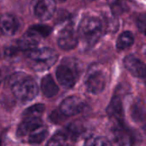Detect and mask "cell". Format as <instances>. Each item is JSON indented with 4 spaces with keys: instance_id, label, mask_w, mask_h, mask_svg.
Returning a JSON list of instances; mask_svg holds the SVG:
<instances>
[{
    "instance_id": "7",
    "label": "cell",
    "mask_w": 146,
    "mask_h": 146,
    "mask_svg": "<svg viewBox=\"0 0 146 146\" xmlns=\"http://www.w3.org/2000/svg\"><path fill=\"white\" fill-rule=\"evenodd\" d=\"M84 108V102L78 96H72L65 98L60 104L59 110L66 117L80 113Z\"/></svg>"
},
{
    "instance_id": "12",
    "label": "cell",
    "mask_w": 146,
    "mask_h": 146,
    "mask_svg": "<svg viewBox=\"0 0 146 146\" xmlns=\"http://www.w3.org/2000/svg\"><path fill=\"white\" fill-rule=\"evenodd\" d=\"M40 38V36L38 34H36L33 29H29V30H28L18 40V48L23 51L33 50L38 46Z\"/></svg>"
},
{
    "instance_id": "13",
    "label": "cell",
    "mask_w": 146,
    "mask_h": 146,
    "mask_svg": "<svg viewBox=\"0 0 146 146\" xmlns=\"http://www.w3.org/2000/svg\"><path fill=\"white\" fill-rule=\"evenodd\" d=\"M0 29L6 35H13L19 29V22L13 15L5 14L0 18Z\"/></svg>"
},
{
    "instance_id": "2",
    "label": "cell",
    "mask_w": 146,
    "mask_h": 146,
    "mask_svg": "<svg viewBox=\"0 0 146 146\" xmlns=\"http://www.w3.org/2000/svg\"><path fill=\"white\" fill-rule=\"evenodd\" d=\"M103 32L102 23L95 17H85L78 27V36L87 46H94L102 37Z\"/></svg>"
},
{
    "instance_id": "29",
    "label": "cell",
    "mask_w": 146,
    "mask_h": 146,
    "mask_svg": "<svg viewBox=\"0 0 146 146\" xmlns=\"http://www.w3.org/2000/svg\"><path fill=\"white\" fill-rule=\"evenodd\" d=\"M64 146H66V145H64Z\"/></svg>"
},
{
    "instance_id": "27",
    "label": "cell",
    "mask_w": 146,
    "mask_h": 146,
    "mask_svg": "<svg viewBox=\"0 0 146 146\" xmlns=\"http://www.w3.org/2000/svg\"><path fill=\"white\" fill-rule=\"evenodd\" d=\"M58 1H59V2H65V1H67V0H58Z\"/></svg>"
},
{
    "instance_id": "26",
    "label": "cell",
    "mask_w": 146,
    "mask_h": 146,
    "mask_svg": "<svg viewBox=\"0 0 146 146\" xmlns=\"http://www.w3.org/2000/svg\"><path fill=\"white\" fill-rule=\"evenodd\" d=\"M109 1L111 3V5H115V4H118V3L121 2L122 0H109Z\"/></svg>"
},
{
    "instance_id": "23",
    "label": "cell",
    "mask_w": 146,
    "mask_h": 146,
    "mask_svg": "<svg viewBox=\"0 0 146 146\" xmlns=\"http://www.w3.org/2000/svg\"><path fill=\"white\" fill-rule=\"evenodd\" d=\"M30 29H33L36 34H38L40 37H46L52 32V29L46 25H35Z\"/></svg>"
},
{
    "instance_id": "9",
    "label": "cell",
    "mask_w": 146,
    "mask_h": 146,
    "mask_svg": "<svg viewBox=\"0 0 146 146\" xmlns=\"http://www.w3.org/2000/svg\"><path fill=\"white\" fill-rule=\"evenodd\" d=\"M76 73L66 64H61L57 68L56 77L59 84L65 88L70 89L76 83Z\"/></svg>"
},
{
    "instance_id": "15",
    "label": "cell",
    "mask_w": 146,
    "mask_h": 146,
    "mask_svg": "<svg viewBox=\"0 0 146 146\" xmlns=\"http://www.w3.org/2000/svg\"><path fill=\"white\" fill-rule=\"evenodd\" d=\"M41 90L47 98H52L58 92V88L51 75L45 76L41 80Z\"/></svg>"
},
{
    "instance_id": "10",
    "label": "cell",
    "mask_w": 146,
    "mask_h": 146,
    "mask_svg": "<svg viewBox=\"0 0 146 146\" xmlns=\"http://www.w3.org/2000/svg\"><path fill=\"white\" fill-rule=\"evenodd\" d=\"M124 65L131 74L136 78L146 77V65L134 55H128L124 59Z\"/></svg>"
},
{
    "instance_id": "21",
    "label": "cell",
    "mask_w": 146,
    "mask_h": 146,
    "mask_svg": "<svg viewBox=\"0 0 146 146\" xmlns=\"http://www.w3.org/2000/svg\"><path fill=\"white\" fill-rule=\"evenodd\" d=\"M66 140V134L62 131H58L49 139L46 146H64Z\"/></svg>"
},
{
    "instance_id": "22",
    "label": "cell",
    "mask_w": 146,
    "mask_h": 146,
    "mask_svg": "<svg viewBox=\"0 0 146 146\" xmlns=\"http://www.w3.org/2000/svg\"><path fill=\"white\" fill-rule=\"evenodd\" d=\"M84 146H113L111 142L104 137H91L88 138Z\"/></svg>"
},
{
    "instance_id": "19",
    "label": "cell",
    "mask_w": 146,
    "mask_h": 146,
    "mask_svg": "<svg viewBox=\"0 0 146 146\" xmlns=\"http://www.w3.org/2000/svg\"><path fill=\"white\" fill-rule=\"evenodd\" d=\"M44 111H45V105L41 103H38L27 108L23 112V118H40Z\"/></svg>"
},
{
    "instance_id": "8",
    "label": "cell",
    "mask_w": 146,
    "mask_h": 146,
    "mask_svg": "<svg viewBox=\"0 0 146 146\" xmlns=\"http://www.w3.org/2000/svg\"><path fill=\"white\" fill-rule=\"evenodd\" d=\"M56 11L55 0H36L34 5L35 15L42 21L50 19Z\"/></svg>"
},
{
    "instance_id": "28",
    "label": "cell",
    "mask_w": 146,
    "mask_h": 146,
    "mask_svg": "<svg viewBox=\"0 0 146 146\" xmlns=\"http://www.w3.org/2000/svg\"><path fill=\"white\" fill-rule=\"evenodd\" d=\"M0 74H1V72H0Z\"/></svg>"
},
{
    "instance_id": "24",
    "label": "cell",
    "mask_w": 146,
    "mask_h": 146,
    "mask_svg": "<svg viewBox=\"0 0 146 146\" xmlns=\"http://www.w3.org/2000/svg\"><path fill=\"white\" fill-rule=\"evenodd\" d=\"M137 26L139 31L146 35V13L138 16L137 19Z\"/></svg>"
},
{
    "instance_id": "25",
    "label": "cell",
    "mask_w": 146,
    "mask_h": 146,
    "mask_svg": "<svg viewBox=\"0 0 146 146\" xmlns=\"http://www.w3.org/2000/svg\"><path fill=\"white\" fill-rule=\"evenodd\" d=\"M65 118H66V116L64 114H63L60 110H54L50 115V119L53 123H56V124L61 123L62 121H64L65 119Z\"/></svg>"
},
{
    "instance_id": "16",
    "label": "cell",
    "mask_w": 146,
    "mask_h": 146,
    "mask_svg": "<svg viewBox=\"0 0 146 146\" xmlns=\"http://www.w3.org/2000/svg\"><path fill=\"white\" fill-rule=\"evenodd\" d=\"M134 43V36L130 31H125L119 36L117 42H116V47L119 50H125L126 48H129L132 44Z\"/></svg>"
},
{
    "instance_id": "14",
    "label": "cell",
    "mask_w": 146,
    "mask_h": 146,
    "mask_svg": "<svg viewBox=\"0 0 146 146\" xmlns=\"http://www.w3.org/2000/svg\"><path fill=\"white\" fill-rule=\"evenodd\" d=\"M24 119L19 125L17 135L18 137H24L29 134L35 129L42 125V121L40 118H23Z\"/></svg>"
},
{
    "instance_id": "11",
    "label": "cell",
    "mask_w": 146,
    "mask_h": 146,
    "mask_svg": "<svg viewBox=\"0 0 146 146\" xmlns=\"http://www.w3.org/2000/svg\"><path fill=\"white\" fill-rule=\"evenodd\" d=\"M107 113L116 124L123 123L124 112L121 100L119 96H113L107 108Z\"/></svg>"
},
{
    "instance_id": "17",
    "label": "cell",
    "mask_w": 146,
    "mask_h": 146,
    "mask_svg": "<svg viewBox=\"0 0 146 146\" xmlns=\"http://www.w3.org/2000/svg\"><path fill=\"white\" fill-rule=\"evenodd\" d=\"M131 117L136 122H143L146 118V109L141 102H136L131 106Z\"/></svg>"
},
{
    "instance_id": "4",
    "label": "cell",
    "mask_w": 146,
    "mask_h": 146,
    "mask_svg": "<svg viewBox=\"0 0 146 146\" xmlns=\"http://www.w3.org/2000/svg\"><path fill=\"white\" fill-rule=\"evenodd\" d=\"M107 83V74L104 69L99 64L92 65L85 78V86L87 90L94 95L100 94L105 89Z\"/></svg>"
},
{
    "instance_id": "6",
    "label": "cell",
    "mask_w": 146,
    "mask_h": 146,
    "mask_svg": "<svg viewBox=\"0 0 146 146\" xmlns=\"http://www.w3.org/2000/svg\"><path fill=\"white\" fill-rule=\"evenodd\" d=\"M78 35L71 26L65 27L58 35V44L64 50H71L78 45Z\"/></svg>"
},
{
    "instance_id": "1",
    "label": "cell",
    "mask_w": 146,
    "mask_h": 146,
    "mask_svg": "<svg viewBox=\"0 0 146 146\" xmlns=\"http://www.w3.org/2000/svg\"><path fill=\"white\" fill-rule=\"evenodd\" d=\"M10 84L15 96L22 102L33 100L38 95V86L35 81L23 72H17L10 78Z\"/></svg>"
},
{
    "instance_id": "3",
    "label": "cell",
    "mask_w": 146,
    "mask_h": 146,
    "mask_svg": "<svg viewBox=\"0 0 146 146\" xmlns=\"http://www.w3.org/2000/svg\"><path fill=\"white\" fill-rule=\"evenodd\" d=\"M26 58L28 64L33 70L44 71L55 64L58 59V53L51 48H35L27 52Z\"/></svg>"
},
{
    "instance_id": "18",
    "label": "cell",
    "mask_w": 146,
    "mask_h": 146,
    "mask_svg": "<svg viewBox=\"0 0 146 146\" xmlns=\"http://www.w3.org/2000/svg\"><path fill=\"white\" fill-rule=\"evenodd\" d=\"M47 130L45 127L40 126L29 133V142L31 143H41L47 135Z\"/></svg>"
},
{
    "instance_id": "20",
    "label": "cell",
    "mask_w": 146,
    "mask_h": 146,
    "mask_svg": "<svg viewBox=\"0 0 146 146\" xmlns=\"http://www.w3.org/2000/svg\"><path fill=\"white\" fill-rule=\"evenodd\" d=\"M66 136L70 137L72 140H77L84 131L83 125L78 122H74L69 125L66 128Z\"/></svg>"
},
{
    "instance_id": "5",
    "label": "cell",
    "mask_w": 146,
    "mask_h": 146,
    "mask_svg": "<svg viewBox=\"0 0 146 146\" xmlns=\"http://www.w3.org/2000/svg\"><path fill=\"white\" fill-rule=\"evenodd\" d=\"M113 137L120 146H133L137 141L136 132L125 126L123 123L115 125L113 128Z\"/></svg>"
}]
</instances>
